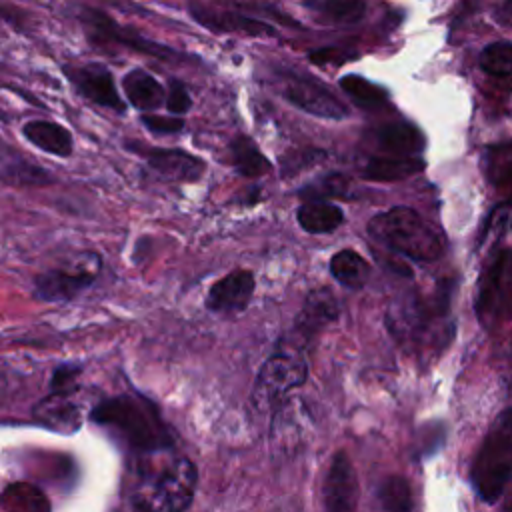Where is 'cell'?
I'll return each mask as SVG.
<instances>
[{"label":"cell","mask_w":512,"mask_h":512,"mask_svg":"<svg viewBox=\"0 0 512 512\" xmlns=\"http://www.w3.org/2000/svg\"><path fill=\"white\" fill-rule=\"evenodd\" d=\"M230 152L234 170L246 178H258L270 170V162L248 136H236L230 144Z\"/></svg>","instance_id":"23"},{"label":"cell","mask_w":512,"mask_h":512,"mask_svg":"<svg viewBox=\"0 0 512 512\" xmlns=\"http://www.w3.org/2000/svg\"><path fill=\"white\" fill-rule=\"evenodd\" d=\"M510 224H512V202L498 204L486 218V224L478 236V248L492 246L498 240H502V236L508 232Z\"/></svg>","instance_id":"28"},{"label":"cell","mask_w":512,"mask_h":512,"mask_svg":"<svg viewBox=\"0 0 512 512\" xmlns=\"http://www.w3.org/2000/svg\"><path fill=\"white\" fill-rule=\"evenodd\" d=\"M90 422L110 432L130 452L174 446V436L158 406L142 394L124 392L100 400L90 410Z\"/></svg>","instance_id":"2"},{"label":"cell","mask_w":512,"mask_h":512,"mask_svg":"<svg viewBox=\"0 0 512 512\" xmlns=\"http://www.w3.org/2000/svg\"><path fill=\"white\" fill-rule=\"evenodd\" d=\"M196 482V466L174 446L132 452L126 502L134 510L178 512L192 504Z\"/></svg>","instance_id":"1"},{"label":"cell","mask_w":512,"mask_h":512,"mask_svg":"<svg viewBox=\"0 0 512 512\" xmlns=\"http://www.w3.org/2000/svg\"><path fill=\"white\" fill-rule=\"evenodd\" d=\"M378 502H380V508L384 510H398V512L412 510L414 500H412V490L408 480L402 476H388L378 486Z\"/></svg>","instance_id":"24"},{"label":"cell","mask_w":512,"mask_h":512,"mask_svg":"<svg viewBox=\"0 0 512 512\" xmlns=\"http://www.w3.org/2000/svg\"><path fill=\"white\" fill-rule=\"evenodd\" d=\"M424 166L426 162L420 158V154H384L370 158L362 168V174L368 180L390 182L412 176L424 170Z\"/></svg>","instance_id":"20"},{"label":"cell","mask_w":512,"mask_h":512,"mask_svg":"<svg viewBox=\"0 0 512 512\" xmlns=\"http://www.w3.org/2000/svg\"><path fill=\"white\" fill-rule=\"evenodd\" d=\"M190 16L212 32H232L246 36H276V28L254 16H248L226 2L192 0L188 8Z\"/></svg>","instance_id":"10"},{"label":"cell","mask_w":512,"mask_h":512,"mask_svg":"<svg viewBox=\"0 0 512 512\" xmlns=\"http://www.w3.org/2000/svg\"><path fill=\"white\" fill-rule=\"evenodd\" d=\"M472 486L486 504L500 500L512 482V406L490 424L470 470Z\"/></svg>","instance_id":"4"},{"label":"cell","mask_w":512,"mask_h":512,"mask_svg":"<svg viewBox=\"0 0 512 512\" xmlns=\"http://www.w3.org/2000/svg\"><path fill=\"white\" fill-rule=\"evenodd\" d=\"M22 136L38 150L58 158H68L74 150L72 132L54 120H30L22 126Z\"/></svg>","instance_id":"16"},{"label":"cell","mask_w":512,"mask_h":512,"mask_svg":"<svg viewBox=\"0 0 512 512\" xmlns=\"http://www.w3.org/2000/svg\"><path fill=\"white\" fill-rule=\"evenodd\" d=\"M72 396L74 394H66V392H50L46 398H42L34 406L32 410L34 420H38L40 424L52 430L70 434L80 424V418H78L80 412H78V406L72 402Z\"/></svg>","instance_id":"17"},{"label":"cell","mask_w":512,"mask_h":512,"mask_svg":"<svg viewBox=\"0 0 512 512\" xmlns=\"http://www.w3.org/2000/svg\"><path fill=\"white\" fill-rule=\"evenodd\" d=\"M372 140L374 146L386 154H420L424 148L422 134L406 122L378 126L372 132Z\"/></svg>","instance_id":"19"},{"label":"cell","mask_w":512,"mask_h":512,"mask_svg":"<svg viewBox=\"0 0 512 512\" xmlns=\"http://www.w3.org/2000/svg\"><path fill=\"white\" fill-rule=\"evenodd\" d=\"M254 274L250 270H234L216 280L206 294V308L216 314L242 312L254 294Z\"/></svg>","instance_id":"13"},{"label":"cell","mask_w":512,"mask_h":512,"mask_svg":"<svg viewBox=\"0 0 512 512\" xmlns=\"http://www.w3.org/2000/svg\"><path fill=\"white\" fill-rule=\"evenodd\" d=\"M164 106H166V110H168L170 114H176V116H182L184 112L190 110L192 98H190L186 86H184L180 80H170L168 90H166Z\"/></svg>","instance_id":"31"},{"label":"cell","mask_w":512,"mask_h":512,"mask_svg":"<svg viewBox=\"0 0 512 512\" xmlns=\"http://www.w3.org/2000/svg\"><path fill=\"white\" fill-rule=\"evenodd\" d=\"M126 148L140 154L146 160V164L166 180L194 182L206 170L202 158L178 148H148L136 146V142H126Z\"/></svg>","instance_id":"12"},{"label":"cell","mask_w":512,"mask_h":512,"mask_svg":"<svg viewBox=\"0 0 512 512\" xmlns=\"http://www.w3.org/2000/svg\"><path fill=\"white\" fill-rule=\"evenodd\" d=\"M308 378V364L296 350H282L272 354L260 368L252 392L250 404L264 412L274 406L294 388L302 386Z\"/></svg>","instance_id":"5"},{"label":"cell","mask_w":512,"mask_h":512,"mask_svg":"<svg viewBox=\"0 0 512 512\" xmlns=\"http://www.w3.org/2000/svg\"><path fill=\"white\" fill-rule=\"evenodd\" d=\"M330 274L340 286L348 290H360L370 278V264L362 254L346 248L330 258Z\"/></svg>","instance_id":"22"},{"label":"cell","mask_w":512,"mask_h":512,"mask_svg":"<svg viewBox=\"0 0 512 512\" xmlns=\"http://www.w3.org/2000/svg\"><path fill=\"white\" fill-rule=\"evenodd\" d=\"M142 124L152 132V134H160V136H168V134H178L184 128V120L176 114L170 116H160L154 112H144L140 116Z\"/></svg>","instance_id":"29"},{"label":"cell","mask_w":512,"mask_h":512,"mask_svg":"<svg viewBox=\"0 0 512 512\" xmlns=\"http://www.w3.org/2000/svg\"><path fill=\"white\" fill-rule=\"evenodd\" d=\"M62 70L70 80V84L74 86V90L88 102L118 114L126 110V102L114 84V76L104 64H98V62L66 64Z\"/></svg>","instance_id":"11"},{"label":"cell","mask_w":512,"mask_h":512,"mask_svg":"<svg viewBox=\"0 0 512 512\" xmlns=\"http://www.w3.org/2000/svg\"><path fill=\"white\" fill-rule=\"evenodd\" d=\"M310 6L326 20L340 24L358 22L366 12L364 0H314Z\"/></svg>","instance_id":"25"},{"label":"cell","mask_w":512,"mask_h":512,"mask_svg":"<svg viewBox=\"0 0 512 512\" xmlns=\"http://www.w3.org/2000/svg\"><path fill=\"white\" fill-rule=\"evenodd\" d=\"M368 234L380 246L416 262H434L444 256L446 242L416 210L396 206L368 222Z\"/></svg>","instance_id":"3"},{"label":"cell","mask_w":512,"mask_h":512,"mask_svg":"<svg viewBox=\"0 0 512 512\" xmlns=\"http://www.w3.org/2000/svg\"><path fill=\"white\" fill-rule=\"evenodd\" d=\"M102 272L98 252H80L70 262L44 270L34 278V298L42 302H68L94 284Z\"/></svg>","instance_id":"6"},{"label":"cell","mask_w":512,"mask_h":512,"mask_svg":"<svg viewBox=\"0 0 512 512\" xmlns=\"http://www.w3.org/2000/svg\"><path fill=\"white\" fill-rule=\"evenodd\" d=\"M340 86L362 108H370L372 110V108H378V106H382L386 102V92L380 86L368 82L366 78L350 74V76H344L340 80Z\"/></svg>","instance_id":"26"},{"label":"cell","mask_w":512,"mask_h":512,"mask_svg":"<svg viewBox=\"0 0 512 512\" xmlns=\"http://www.w3.org/2000/svg\"><path fill=\"white\" fill-rule=\"evenodd\" d=\"M338 318V300L334 294L326 288L310 292L306 298L302 310L296 316L294 330L298 336L308 340L312 334H316L320 328H324L328 322Z\"/></svg>","instance_id":"15"},{"label":"cell","mask_w":512,"mask_h":512,"mask_svg":"<svg viewBox=\"0 0 512 512\" xmlns=\"http://www.w3.org/2000/svg\"><path fill=\"white\" fill-rule=\"evenodd\" d=\"M480 68L496 78H512V42L488 44L480 54Z\"/></svg>","instance_id":"27"},{"label":"cell","mask_w":512,"mask_h":512,"mask_svg":"<svg viewBox=\"0 0 512 512\" xmlns=\"http://www.w3.org/2000/svg\"><path fill=\"white\" fill-rule=\"evenodd\" d=\"M296 218L302 230H306L308 234H328L342 226L344 212L328 200L312 198L298 208Z\"/></svg>","instance_id":"21"},{"label":"cell","mask_w":512,"mask_h":512,"mask_svg":"<svg viewBox=\"0 0 512 512\" xmlns=\"http://www.w3.org/2000/svg\"><path fill=\"white\" fill-rule=\"evenodd\" d=\"M82 368L78 364H62L52 372L50 392H66L74 394L78 390V376Z\"/></svg>","instance_id":"30"},{"label":"cell","mask_w":512,"mask_h":512,"mask_svg":"<svg viewBox=\"0 0 512 512\" xmlns=\"http://www.w3.org/2000/svg\"><path fill=\"white\" fill-rule=\"evenodd\" d=\"M512 292V250H500L486 266L476 298V314L482 326H492Z\"/></svg>","instance_id":"9"},{"label":"cell","mask_w":512,"mask_h":512,"mask_svg":"<svg viewBox=\"0 0 512 512\" xmlns=\"http://www.w3.org/2000/svg\"><path fill=\"white\" fill-rule=\"evenodd\" d=\"M324 506L332 512H346L356 508L358 480L354 466L344 450L332 456L330 468L324 480Z\"/></svg>","instance_id":"14"},{"label":"cell","mask_w":512,"mask_h":512,"mask_svg":"<svg viewBox=\"0 0 512 512\" xmlns=\"http://www.w3.org/2000/svg\"><path fill=\"white\" fill-rule=\"evenodd\" d=\"M276 80L280 94L296 108L330 120H342L348 116L346 104L340 102L320 80L286 68L276 70Z\"/></svg>","instance_id":"7"},{"label":"cell","mask_w":512,"mask_h":512,"mask_svg":"<svg viewBox=\"0 0 512 512\" xmlns=\"http://www.w3.org/2000/svg\"><path fill=\"white\" fill-rule=\"evenodd\" d=\"M122 88L128 104L140 112H154L164 106V86L144 68H132L128 74H124Z\"/></svg>","instance_id":"18"},{"label":"cell","mask_w":512,"mask_h":512,"mask_svg":"<svg viewBox=\"0 0 512 512\" xmlns=\"http://www.w3.org/2000/svg\"><path fill=\"white\" fill-rule=\"evenodd\" d=\"M80 22L86 30V34L92 38V42H106V44H114V46H124L154 58H162V60H170L176 58V52L164 44H156L140 34H136L130 28H122L116 20H112L108 14L94 10V8H84L80 12Z\"/></svg>","instance_id":"8"}]
</instances>
